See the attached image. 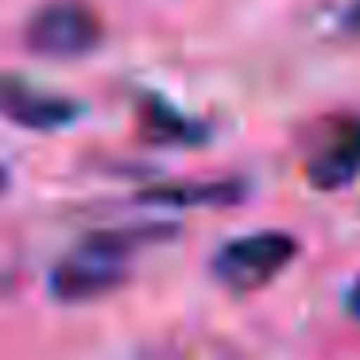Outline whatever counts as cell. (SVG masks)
I'll list each match as a JSON object with an SVG mask.
<instances>
[{
	"instance_id": "1",
	"label": "cell",
	"mask_w": 360,
	"mask_h": 360,
	"mask_svg": "<svg viewBox=\"0 0 360 360\" xmlns=\"http://www.w3.org/2000/svg\"><path fill=\"white\" fill-rule=\"evenodd\" d=\"M143 236L136 233H97L82 240L51 275V290L63 302H89L109 295L128 279V256Z\"/></svg>"
},
{
	"instance_id": "2",
	"label": "cell",
	"mask_w": 360,
	"mask_h": 360,
	"mask_svg": "<svg viewBox=\"0 0 360 360\" xmlns=\"http://www.w3.org/2000/svg\"><path fill=\"white\" fill-rule=\"evenodd\" d=\"M298 244L283 229H264V233H248L229 240L225 248L213 256V275L225 283L233 295H252V290L267 287L275 275L287 271L295 259Z\"/></svg>"
},
{
	"instance_id": "3",
	"label": "cell",
	"mask_w": 360,
	"mask_h": 360,
	"mask_svg": "<svg viewBox=\"0 0 360 360\" xmlns=\"http://www.w3.org/2000/svg\"><path fill=\"white\" fill-rule=\"evenodd\" d=\"M101 16L86 0H47L24 27V39L43 58H82L101 47Z\"/></svg>"
},
{
	"instance_id": "4",
	"label": "cell",
	"mask_w": 360,
	"mask_h": 360,
	"mask_svg": "<svg viewBox=\"0 0 360 360\" xmlns=\"http://www.w3.org/2000/svg\"><path fill=\"white\" fill-rule=\"evenodd\" d=\"M0 117L20 124V128L55 132V128H66L82 117V105L70 101V97H63V94L32 86V82H24V78L0 74Z\"/></svg>"
},
{
	"instance_id": "5",
	"label": "cell",
	"mask_w": 360,
	"mask_h": 360,
	"mask_svg": "<svg viewBox=\"0 0 360 360\" xmlns=\"http://www.w3.org/2000/svg\"><path fill=\"white\" fill-rule=\"evenodd\" d=\"M356 174H360V120L345 124L333 136V143L310 163V182L321 190H337Z\"/></svg>"
},
{
	"instance_id": "6",
	"label": "cell",
	"mask_w": 360,
	"mask_h": 360,
	"mask_svg": "<svg viewBox=\"0 0 360 360\" xmlns=\"http://www.w3.org/2000/svg\"><path fill=\"white\" fill-rule=\"evenodd\" d=\"M240 194H244L240 182H194V186L148 190L143 202H151V205H233Z\"/></svg>"
},
{
	"instance_id": "7",
	"label": "cell",
	"mask_w": 360,
	"mask_h": 360,
	"mask_svg": "<svg viewBox=\"0 0 360 360\" xmlns=\"http://www.w3.org/2000/svg\"><path fill=\"white\" fill-rule=\"evenodd\" d=\"M148 132L163 136V140H194V136H202V128H194L190 120H182L174 109H167V105H148Z\"/></svg>"
},
{
	"instance_id": "8",
	"label": "cell",
	"mask_w": 360,
	"mask_h": 360,
	"mask_svg": "<svg viewBox=\"0 0 360 360\" xmlns=\"http://www.w3.org/2000/svg\"><path fill=\"white\" fill-rule=\"evenodd\" d=\"M345 310H349L352 318L360 321V283H352V287L345 290Z\"/></svg>"
},
{
	"instance_id": "9",
	"label": "cell",
	"mask_w": 360,
	"mask_h": 360,
	"mask_svg": "<svg viewBox=\"0 0 360 360\" xmlns=\"http://www.w3.org/2000/svg\"><path fill=\"white\" fill-rule=\"evenodd\" d=\"M345 27H349V32H360V0L349 4V12H345Z\"/></svg>"
},
{
	"instance_id": "10",
	"label": "cell",
	"mask_w": 360,
	"mask_h": 360,
	"mask_svg": "<svg viewBox=\"0 0 360 360\" xmlns=\"http://www.w3.org/2000/svg\"><path fill=\"white\" fill-rule=\"evenodd\" d=\"M0 190H4V171H0Z\"/></svg>"
}]
</instances>
